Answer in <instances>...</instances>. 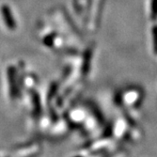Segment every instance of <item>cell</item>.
<instances>
[{"label":"cell","instance_id":"cell-1","mask_svg":"<svg viewBox=\"0 0 157 157\" xmlns=\"http://www.w3.org/2000/svg\"><path fill=\"white\" fill-rule=\"evenodd\" d=\"M34 103H35V112L38 113V112H40V101L37 97L34 98Z\"/></svg>","mask_w":157,"mask_h":157}]
</instances>
